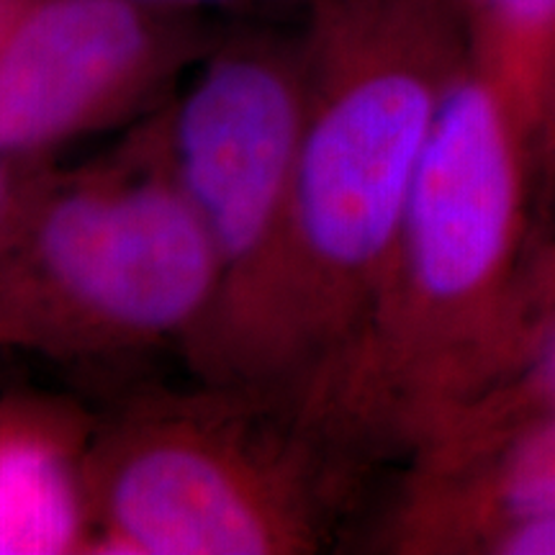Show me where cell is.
<instances>
[{
    "mask_svg": "<svg viewBox=\"0 0 555 555\" xmlns=\"http://www.w3.org/2000/svg\"><path fill=\"white\" fill-rule=\"evenodd\" d=\"M545 249L530 150L468 62L435 121L371 309L294 397L301 420L365 476L412 457L494 384L555 301Z\"/></svg>",
    "mask_w": 555,
    "mask_h": 555,
    "instance_id": "6da1fadb",
    "label": "cell"
},
{
    "mask_svg": "<svg viewBox=\"0 0 555 555\" xmlns=\"http://www.w3.org/2000/svg\"><path fill=\"white\" fill-rule=\"evenodd\" d=\"M307 116L281 268L242 386L294 393L391 266L429 137L470 62L457 0H309Z\"/></svg>",
    "mask_w": 555,
    "mask_h": 555,
    "instance_id": "7a4b0ae2",
    "label": "cell"
},
{
    "mask_svg": "<svg viewBox=\"0 0 555 555\" xmlns=\"http://www.w3.org/2000/svg\"><path fill=\"white\" fill-rule=\"evenodd\" d=\"M363 481L286 391L206 380L137 391L88 448L90 553H319Z\"/></svg>",
    "mask_w": 555,
    "mask_h": 555,
    "instance_id": "3957f363",
    "label": "cell"
},
{
    "mask_svg": "<svg viewBox=\"0 0 555 555\" xmlns=\"http://www.w3.org/2000/svg\"><path fill=\"white\" fill-rule=\"evenodd\" d=\"M159 108L111 155L41 170L0 240L3 347L99 365L185 352L204 332L219 266L172 172Z\"/></svg>",
    "mask_w": 555,
    "mask_h": 555,
    "instance_id": "277c9868",
    "label": "cell"
},
{
    "mask_svg": "<svg viewBox=\"0 0 555 555\" xmlns=\"http://www.w3.org/2000/svg\"><path fill=\"white\" fill-rule=\"evenodd\" d=\"M168 157L219 266L214 314L183 352L198 380L242 384L281 268L307 54L288 21H229L163 103Z\"/></svg>",
    "mask_w": 555,
    "mask_h": 555,
    "instance_id": "5b68a950",
    "label": "cell"
},
{
    "mask_svg": "<svg viewBox=\"0 0 555 555\" xmlns=\"http://www.w3.org/2000/svg\"><path fill=\"white\" fill-rule=\"evenodd\" d=\"M221 24L131 0H11L0 16V157L50 163L172 99Z\"/></svg>",
    "mask_w": 555,
    "mask_h": 555,
    "instance_id": "8992f818",
    "label": "cell"
},
{
    "mask_svg": "<svg viewBox=\"0 0 555 555\" xmlns=\"http://www.w3.org/2000/svg\"><path fill=\"white\" fill-rule=\"evenodd\" d=\"M378 525V545L399 555H486L525 519L555 515V416L468 446L409 457Z\"/></svg>",
    "mask_w": 555,
    "mask_h": 555,
    "instance_id": "52a82bcc",
    "label": "cell"
},
{
    "mask_svg": "<svg viewBox=\"0 0 555 555\" xmlns=\"http://www.w3.org/2000/svg\"><path fill=\"white\" fill-rule=\"evenodd\" d=\"M95 427L73 399H0V555L90 553L86 457Z\"/></svg>",
    "mask_w": 555,
    "mask_h": 555,
    "instance_id": "ba28073f",
    "label": "cell"
},
{
    "mask_svg": "<svg viewBox=\"0 0 555 555\" xmlns=\"http://www.w3.org/2000/svg\"><path fill=\"white\" fill-rule=\"evenodd\" d=\"M457 9L470 65L522 131L547 224L555 211V0H457Z\"/></svg>",
    "mask_w": 555,
    "mask_h": 555,
    "instance_id": "9c48e42d",
    "label": "cell"
},
{
    "mask_svg": "<svg viewBox=\"0 0 555 555\" xmlns=\"http://www.w3.org/2000/svg\"><path fill=\"white\" fill-rule=\"evenodd\" d=\"M545 416H555V301L535 319L494 384L420 450L481 442Z\"/></svg>",
    "mask_w": 555,
    "mask_h": 555,
    "instance_id": "30bf717a",
    "label": "cell"
},
{
    "mask_svg": "<svg viewBox=\"0 0 555 555\" xmlns=\"http://www.w3.org/2000/svg\"><path fill=\"white\" fill-rule=\"evenodd\" d=\"M150 9L191 13L227 21H291L301 18L309 0H131Z\"/></svg>",
    "mask_w": 555,
    "mask_h": 555,
    "instance_id": "8fae6325",
    "label": "cell"
},
{
    "mask_svg": "<svg viewBox=\"0 0 555 555\" xmlns=\"http://www.w3.org/2000/svg\"><path fill=\"white\" fill-rule=\"evenodd\" d=\"M486 555H555V515L506 527L491 540Z\"/></svg>",
    "mask_w": 555,
    "mask_h": 555,
    "instance_id": "7c38bea8",
    "label": "cell"
},
{
    "mask_svg": "<svg viewBox=\"0 0 555 555\" xmlns=\"http://www.w3.org/2000/svg\"><path fill=\"white\" fill-rule=\"evenodd\" d=\"M50 163H13L0 157V240L16 221L21 206L26 204L29 193Z\"/></svg>",
    "mask_w": 555,
    "mask_h": 555,
    "instance_id": "4fadbf2b",
    "label": "cell"
},
{
    "mask_svg": "<svg viewBox=\"0 0 555 555\" xmlns=\"http://www.w3.org/2000/svg\"><path fill=\"white\" fill-rule=\"evenodd\" d=\"M547 262H551V270L555 273V229H553L551 240H547Z\"/></svg>",
    "mask_w": 555,
    "mask_h": 555,
    "instance_id": "5bb4252c",
    "label": "cell"
},
{
    "mask_svg": "<svg viewBox=\"0 0 555 555\" xmlns=\"http://www.w3.org/2000/svg\"><path fill=\"white\" fill-rule=\"evenodd\" d=\"M0 347H3V339H0Z\"/></svg>",
    "mask_w": 555,
    "mask_h": 555,
    "instance_id": "9a60e30c",
    "label": "cell"
}]
</instances>
